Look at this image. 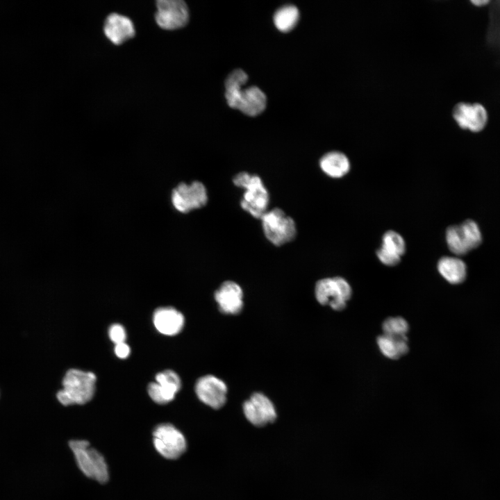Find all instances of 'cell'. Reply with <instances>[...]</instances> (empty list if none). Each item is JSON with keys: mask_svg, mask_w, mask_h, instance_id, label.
Wrapping results in <instances>:
<instances>
[{"mask_svg": "<svg viewBox=\"0 0 500 500\" xmlns=\"http://www.w3.org/2000/svg\"><path fill=\"white\" fill-rule=\"evenodd\" d=\"M233 184L244 190L240 207L251 217L260 219L268 210L269 194L260 176L247 172L236 174Z\"/></svg>", "mask_w": 500, "mask_h": 500, "instance_id": "7a4b0ae2", "label": "cell"}, {"mask_svg": "<svg viewBox=\"0 0 500 500\" xmlns=\"http://www.w3.org/2000/svg\"><path fill=\"white\" fill-rule=\"evenodd\" d=\"M322 172L331 178H341L350 169V162L347 156L333 151L323 155L319 162Z\"/></svg>", "mask_w": 500, "mask_h": 500, "instance_id": "e0dca14e", "label": "cell"}, {"mask_svg": "<svg viewBox=\"0 0 500 500\" xmlns=\"http://www.w3.org/2000/svg\"><path fill=\"white\" fill-rule=\"evenodd\" d=\"M181 388V381L174 371L167 369L156 374V382L149 384L147 390L151 399L158 404L172 401Z\"/></svg>", "mask_w": 500, "mask_h": 500, "instance_id": "4fadbf2b", "label": "cell"}, {"mask_svg": "<svg viewBox=\"0 0 500 500\" xmlns=\"http://www.w3.org/2000/svg\"><path fill=\"white\" fill-rule=\"evenodd\" d=\"M153 442L157 451L167 459L179 458L186 449L185 437L171 424H161L156 427Z\"/></svg>", "mask_w": 500, "mask_h": 500, "instance_id": "ba28073f", "label": "cell"}, {"mask_svg": "<svg viewBox=\"0 0 500 500\" xmlns=\"http://www.w3.org/2000/svg\"><path fill=\"white\" fill-rule=\"evenodd\" d=\"M381 248L392 255L401 257L406 251V242L399 233L388 231L383 235Z\"/></svg>", "mask_w": 500, "mask_h": 500, "instance_id": "7402d4cb", "label": "cell"}, {"mask_svg": "<svg viewBox=\"0 0 500 500\" xmlns=\"http://www.w3.org/2000/svg\"><path fill=\"white\" fill-rule=\"evenodd\" d=\"M315 294L320 304L329 305L335 310H342L351 297V288L342 277L325 278L316 283Z\"/></svg>", "mask_w": 500, "mask_h": 500, "instance_id": "52a82bcc", "label": "cell"}, {"mask_svg": "<svg viewBox=\"0 0 500 500\" xmlns=\"http://www.w3.org/2000/svg\"><path fill=\"white\" fill-rule=\"evenodd\" d=\"M153 322L158 332L172 336L181 332L185 319L183 314L178 310L172 307H162L155 310Z\"/></svg>", "mask_w": 500, "mask_h": 500, "instance_id": "2e32d148", "label": "cell"}, {"mask_svg": "<svg viewBox=\"0 0 500 500\" xmlns=\"http://www.w3.org/2000/svg\"><path fill=\"white\" fill-rule=\"evenodd\" d=\"M446 242L449 250L455 255H465L470 251L460 225L451 226L447 229Z\"/></svg>", "mask_w": 500, "mask_h": 500, "instance_id": "44dd1931", "label": "cell"}, {"mask_svg": "<svg viewBox=\"0 0 500 500\" xmlns=\"http://www.w3.org/2000/svg\"><path fill=\"white\" fill-rule=\"evenodd\" d=\"M69 446L74 453L78 467L88 478L101 483L109 478L108 466L103 456L84 440H71Z\"/></svg>", "mask_w": 500, "mask_h": 500, "instance_id": "5b68a950", "label": "cell"}, {"mask_svg": "<svg viewBox=\"0 0 500 500\" xmlns=\"http://www.w3.org/2000/svg\"><path fill=\"white\" fill-rule=\"evenodd\" d=\"M469 250L476 248L482 242V235L478 224L473 220H466L460 225Z\"/></svg>", "mask_w": 500, "mask_h": 500, "instance_id": "cb8c5ba5", "label": "cell"}, {"mask_svg": "<svg viewBox=\"0 0 500 500\" xmlns=\"http://www.w3.org/2000/svg\"><path fill=\"white\" fill-rule=\"evenodd\" d=\"M453 117L461 128L479 132L486 126L488 116L483 105L460 102L455 106Z\"/></svg>", "mask_w": 500, "mask_h": 500, "instance_id": "7c38bea8", "label": "cell"}, {"mask_svg": "<svg viewBox=\"0 0 500 500\" xmlns=\"http://www.w3.org/2000/svg\"><path fill=\"white\" fill-rule=\"evenodd\" d=\"M260 219L264 235L274 246L285 245L295 238L296 223L283 210L279 208L268 210Z\"/></svg>", "mask_w": 500, "mask_h": 500, "instance_id": "277c9868", "label": "cell"}, {"mask_svg": "<svg viewBox=\"0 0 500 500\" xmlns=\"http://www.w3.org/2000/svg\"><path fill=\"white\" fill-rule=\"evenodd\" d=\"M208 201L205 185L199 181L178 183L172 191L171 202L174 208L183 214L204 207Z\"/></svg>", "mask_w": 500, "mask_h": 500, "instance_id": "8992f818", "label": "cell"}, {"mask_svg": "<svg viewBox=\"0 0 500 500\" xmlns=\"http://www.w3.org/2000/svg\"><path fill=\"white\" fill-rule=\"evenodd\" d=\"M108 335L115 344L124 342L126 337L124 328L119 324H112L110 327Z\"/></svg>", "mask_w": 500, "mask_h": 500, "instance_id": "d4e9b609", "label": "cell"}, {"mask_svg": "<svg viewBox=\"0 0 500 500\" xmlns=\"http://www.w3.org/2000/svg\"><path fill=\"white\" fill-rule=\"evenodd\" d=\"M103 32L106 37L115 45L124 43L135 34L133 22L128 17L115 12L106 17Z\"/></svg>", "mask_w": 500, "mask_h": 500, "instance_id": "9a60e30c", "label": "cell"}, {"mask_svg": "<svg viewBox=\"0 0 500 500\" xmlns=\"http://www.w3.org/2000/svg\"><path fill=\"white\" fill-rule=\"evenodd\" d=\"M247 80V74L242 69H235L231 72L225 81V97L231 108L254 117L265 109L267 98L265 93L256 86L242 88Z\"/></svg>", "mask_w": 500, "mask_h": 500, "instance_id": "6da1fadb", "label": "cell"}, {"mask_svg": "<svg viewBox=\"0 0 500 500\" xmlns=\"http://www.w3.org/2000/svg\"><path fill=\"white\" fill-rule=\"evenodd\" d=\"M437 267L441 276L450 283H460L466 278V265L458 258L444 256L438 260Z\"/></svg>", "mask_w": 500, "mask_h": 500, "instance_id": "ac0fdd59", "label": "cell"}, {"mask_svg": "<svg viewBox=\"0 0 500 500\" xmlns=\"http://www.w3.org/2000/svg\"><path fill=\"white\" fill-rule=\"evenodd\" d=\"M219 310L226 315H237L243 308V291L235 281L223 282L214 293Z\"/></svg>", "mask_w": 500, "mask_h": 500, "instance_id": "5bb4252c", "label": "cell"}, {"mask_svg": "<svg viewBox=\"0 0 500 500\" xmlns=\"http://www.w3.org/2000/svg\"><path fill=\"white\" fill-rule=\"evenodd\" d=\"M472 3L476 6H485L488 3H490L489 1L487 0H478V1H472Z\"/></svg>", "mask_w": 500, "mask_h": 500, "instance_id": "83f0119b", "label": "cell"}, {"mask_svg": "<svg viewBox=\"0 0 500 500\" xmlns=\"http://www.w3.org/2000/svg\"><path fill=\"white\" fill-rule=\"evenodd\" d=\"M194 390L201 401L214 409L222 408L226 401L227 386L215 376L208 374L200 377L196 382Z\"/></svg>", "mask_w": 500, "mask_h": 500, "instance_id": "30bf717a", "label": "cell"}, {"mask_svg": "<svg viewBox=\"0 0 500 500\" xmlns=\"http://www.w3.org/2000/svg\"><path fill=\"white\" fill-rule=\"evenodd\" d=\"M408 324L402 317H389L383 324V334L393 337H406Z\"/></svg>", "mask_w": 500, "mask_h": 500, "instance_id": "603a6c76", "label": "cell"}, {"mask_svg": "<svg viewBox=\"0 0 500 500\" xmlns=\"http://www.w3.org/2000/svg\"><path fill=\"white\" fill-rule=\"evenodd\" d=\"M299 19L297 8L288 5L279 8L274 15V23L278 30L287 33L294 28Z\"/></svg>", "mask_w": 500, "mask_h": 500, "instance_id": "ffe728a7", "label": "cell"}, {"mask_svg": "<svg viewBox=\"0 0 500 500\" xmlns=\"http://www.w3.org/2000/svg\"><path fill=\"white\" fill-rule=\"evenodd\" d=\"M407 337H393L383 335L377 338L382 353L391 359H397L408 351Z\"/></svg>", "mask_w": 500, "mask_h": 500, "instance_id": "d6986e66", "label": "cell"}, {"mask_svg": "<svg viewBox=\"0 0 500 500\" xmlns=\"http://www.w3.org/2000/svg\"><path fill=\"white\" fill-rule=\"evenodd\" d=\"M95 382L94 374L78 369H70L63 378V388L57 393V398L64 406L84 404L93 397Z\"/></svg>", "mask_w": 500, "mask_h": 500, "instance_id": "3957f363", "label": "cell"}, {"mask_svg": "<svg viewBox=\"0 0 500 500\" xmlns=\"http://www.w3.org/2000/svg\"><path fill=\"white\" fill-rule=\"evenodd\" d=\"M243 412L248 421L257 426L272 423L276 418L273 403L261 392L253 393L244 401Z\"/></svg>", "mask_w": 500, "mask_h": 500, "instance_id": "8fae6325", "label": "cell"}, {"mask_svg": "<svg viewBox=\"0 0 500 500\" xmlns=\"http://www.w3.org/2000/svg\"><path fill=\"white\" fill-rule=\"evenodd\" d=\"M130 347L124 342L117 344L115 346V353L117 357L124 359L127 358L130 354Z\"/></svg>", "mask_w": 500, "mask_h": 500, "instance_id": "4316f807", "label": "cell"}, {"mask_svg": "<svg viewBox=\"0 0 500 500\" xmlns=\"http://www.w3.org/2000/svg\"><path fill=\"white\" fill-rule=\"evenodd\" d=\"M156 8V22L162 29H178L188 22V8L182 0H159Z\"/></svg>", "mask_w": 500, "mask_h": 500, "instance_id": "9c48e42d", "label": "cell"}, {"mask_svg": "<svg viewBox=\"0 0 500 500\" xmlns=\"http://www.w3.org/2000/svg\"><path fill=\"white\" fill-rule=\"evenodd\" d=\"M376 255L378 260L384 265L388 266H394L397 265L400 260L401 257L392 255L381 247L376 251Z\"/></svg>", "mask_w": 500, "mask_h": 500, "instance_id": "484cf974", "label": "cell"}]
</instances>
